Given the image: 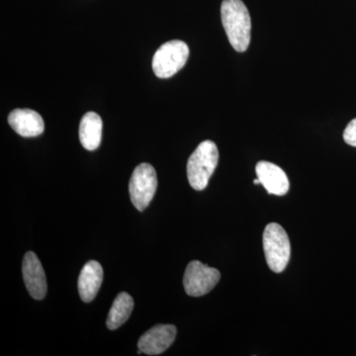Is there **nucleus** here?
<instances>
[{
	"instance_id": "f257e3e1",
	"label": "nucleus",
	"mask_w": 356,
	"mask_h": 356,
	"mask_svg": "<svg viewBox=\"0 0 356 356\" xmlns=\"http://www.w3.org/2000/svg\"><path fill=\"white\" fill-rule=\"evenodd\" d=\"M222 26L229 44L236 51H245L250 43L252 20L242 0H224L221 6Z\"/></svg>"
},
{
	"instance_id": "f03ea898",
	"label": "nucleus",
	"mask_w": 356,
	"mask_h": 356,
	"mask_svg": "<svg viewBox=\"0 0 356 356\" xmlns=\"http://www.w3.org/2000/svg\"><path fill=\"white\" fill-rule=\"evenodd\" d=\"M218 161L219 151L216 144L209 140L201 143L187 163V177L192 188L201 191L207 187Z\"/></svg>"
},
{
	"instance_id": "7ed1b4c3",
	"label": "nucleus",
	"mask_w": 356,
	"mask_h": 356,
	"mask_svg": "<svg viewBox=\"0 0 356 356\" xmlns=\"http://www.w3.org/2000/svg\"><path fill=\"white\" fill-rule=\"evenodd\" d=\"M264 250L269 268L275 273H280L286 268L291 255V245L285 229L270 222L264 229Z\"/></svg>"
},
{
	"instance_id": "20e7f679",
	"label": "nucleus",
	"mask_w": 356,
	"mask_h": 356,
	"mask_svg": "<svg viewBox=\"0 0 356 356\" xmlns=\"http://www.w3.org/2000/svg\"><path fill=\"white\" fill-rule=\"evenodd\" d=\"M189 48L186 43L173 40L166 42L154 53L153 70L159 79H168L179 72L186 64Z\"/></svg>"
},
{
	"instance_id": "39448f33",
	"label": "nucleus",
	"mask_w": 356,
	"mask_h": 356,
	"mask_svg": "<svg viewBox=\"0 0 356 356\" xmlns=\"http://www.w3.org/2000/svg\"><path fill=\"white\" fill-rule=\"evenodd\" d=\"M158 187V177L154 166L140 163L135 168L129 184L130 198L136 209L144 211L153 200Z\"/></svg>"
},
{
	"instance_id": "423d86ee",
	"label": "nucleus",
	"mask_w": 356,
	"mask_h": 356,
	"mask_svg": "<svg viewBox=\"0 0 356 356\" xmlns=\"http://www.w3.org/2000/svg\"><path fill=\"white\" fill-rule=\"evenodd\" d=\"M221 278V273L198 261H191L186 267L184 277L185 292L191 297H200L213 289Z\"/></svg>"
},
{
	"instance_id": "0eeeda50",
	"label": "nucleus",
	"mask_w": 356,
	"mask_h": 356,
	"mask_svg": "<svg viewBox=\"0 0 356 356\" xmlns=\"http://www.w3.org/2000/svg\"><path fill=\"white\" fill-rule=\"evenodd\" d=\"M177 334L175 325H158L140 337L138 346L145 355H161L172 346Z\"/></svg>"
},
{
	"instance_id": "6e6552de",
	"label": "nucleus",
	"mask_w": 356,
	"mask_h": 356,
	"mask_svg": "<svg viewBox=\"0 0 356 356\" xmlns=\"http://www.w3.org/2000/svg\"><path fill=\"white\" fill-rule=\"evenodd\" d=\"M23 280L28 292L35 300H42L47 294V280L38 257L33 252L25 254L22 262Z\"/></svg>"
},
{
	"instance_id": "1a4fd4ad",
	"label": "nucleus",
	"mask_w": 356,
	"mask_h": 356,
	"mask_svg": "<svg viewBox=\"0 0 356 356\" xmlns=\"http://www.w3.org/2000/svg\"><path fill=\"white\" fill-rule=\"evenodd\" d=\"M257 178L269 194L283 196L289 191L290 184L286 173L280 166L269 161H259L255 166Z\"/></svg>"
},
{
	"instance_id": "9d476101",
	"label": "nucleus",
	"mask_w": 356,
	"mask_h": 356,
	"mask_svg": "<svg viewBox=\"0 0 356 356\" xmlns=\"http://www.w3.org/2000/svg\"><path fill=\"white\" fill-rule=\"evenodd\" d=\"M8 123L18 135L24 138L38 137L44 130L41 115L31 109L13 110L9 114Z\"/></svg>"
},
{
	"instance_id": "9b49d317",
	"label": "nucleus",
	"mask_w": 356,
	"mask_h": 356,
	"mask_svg": "<svg viewBox=\"0 0 356 356\" xmlns=\"http://www.w3.org/2000/svg\"><path fill=\"white\" fill-rule=\"evenodd\" d=\"M103 281V268L99 262L88 261L79 274V296L84 303H90L95 300L96 295L102 287Z\"/></svg>"
},
{
	"instance_id": "f8f14e48",
	"label": "nucleus",
	"mask_w": 356,
	"mask_h": 356,
	"mask_svg": "<svg viewBox=\"0 0 356 356\" xmlns=\"http://www.w3.org/2000/svg\"><path fill=\"white\" fill-rule=\"evenodd\" d=\"M102 119L95 112H88L79 124V140L84 149L95 151L102 143Z\"/></svg>"
},
{
	"instance_id": "ddd939ff",
	"label": "nucleus",
	"mask_w": 356,
	"mask_h": 356,
	"mask_svg": "<svg viewBox=\"0 0 356 356\" xmlns=\"http://www.w3.org/2000/svg\"><path fill=\"white\" fill-rule=\"evenodd\" d=\"M134 309V300L128 293L122 292L115 298L113 305L110 309L106 325L109 330L119 329L127 322Z\"/></svg>"
},
{
	"instance_id": "4468645a",
	"label": "nucleus",
	"mask_w": 356,
	"mask_h": 356,
	"mask_svg": "<svg viewBox=\"0 0 356 356\" xmlns=\"http://www.w3.org/2000/svg\"><path fill=\"white\" fill-rule=\"evenodd\" d=\"M343 140L346 144L356 147V118L350 122L343 132Z\"/></svg>"
},
{
	"instance_id": "2eb2a0df",
	"label": "nucleus",
	"mask_w": 356,
	"mask_h": 356,
	"mask_svg": "<svg viewBox=\"0 0 356 356\" xmlns=\"http://www.w3.org/2000/svg\"><path fill=\"white\" fill-rule=\"evenodd\" d=\"M254 184H261V180L259 179V178H257V179L254 180Z\"/></svg>"
}]
</instances>
